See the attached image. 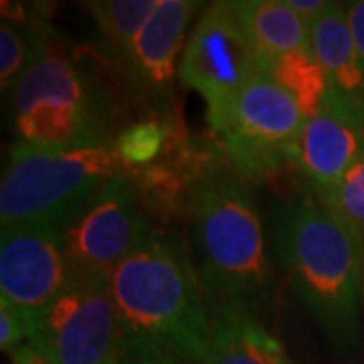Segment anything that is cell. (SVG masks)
<instances>
[{"label": "cell", "mask_w": 364, "mask_h": 364, "mask_svg": "<svg viewBox=\"0 0 364 364\" xmlns=\"http://www.w3.org/2000/svg\"><path fill=\"white\" fill-rule=\"evenodd\" d=\"M122 354L200 363L210 338L203 286L176 237L152 231L109 275Z\"/></svg>", "instance_id": "1"}, {"label": "cell", "mask_w": 364, "mask_h": 364, "mask_svg": "<svg viewBox=\"0 0 364 364\" xmlns=\"http://www.w3.org/2000/svg\"><path fill=\"white\" fill-rule=\"evenodd\" d=\"M273 243L299 301L328 338L348 348L358 332L364 291V241L320 203L296 200L282 207Z\"/></svg>", "instance_id": "2"}, {"label": "cell", "mask_w": 364, "mask_h": 364, "mask_svg": "<svg viewBox=\"0 0 364 364\" xmlns=\"http://www.w3.org/2000/svg\"><path fill=\"white\" fill-rule=\"evenodd\" d=\"M198 279L213 316L257 312L267 304L273 267L255 200L227 174L210 172L188 200Z\"/></svg>", "instance_id": "3"}, {"label": "cell", "mask_w": 364, "mask_h": 364, "mask_svg": "<svg viewBox=\"0 0 364 364\" xmlns=\"http://www.w3.org/2000/svg\"><path fill=\"white\" fill-rule=\"evenodd\" d=\"M130 176L109 148H45L16 142L0 184L2 229L16 225L65 227L107 182Z\"/></svg>", "instance_id": "4"}, {"label": "cell", "mask_w": 364, "mask_h": 364, "mask_svg": "<svg viewBox=\"0 0 364 364\" xmlns=\"http://www.w3.org/2000/svg\"><path fill=\"white\" fill-rule=\"evenodd\" d=\"M21 142L45 148H102V122L87 83L65 55L49 51L13 90Z\"/></svg>", "instance_id": "5"}, {"label": "cell", "mask_w": 364, "mask_h": 364, "mask_svg": "<svg viewBox=\"0 0 364 364\" xmlns=\"http://www.w3.org/2000/svg\"><path fill=\"white\" fill-rule=\"evenodd\" d=\"M257 55L235 2H213L198 16L184 45L178 77L207 104L208 124L221 134L241 91L259 75Z\"/></svg>", "instance_id": "6"}, {"label": "cell", "mask_w": 364, "mask_h": 364, "mask_svg": "<svg viewBox=\"0 0 364 364\" xmlns=\"http://www.w3.org/2000/svg\"><path fill=\"white\" fill-rule=\"evenodd\" d=\"M43 364H116L122 354L109 277L71 272L31 336Z\"/></svg>", "instance_id": "7"}, {"label": "cell", "mask_w": 364, "mask_h": 364, "mask_svg": "<svg viewBox=\"0 0 364 364\" xmlns=\"http://www.w3.org/2000/svg\"><path fill=\"white\" fill-rule=\"evenodd\" d=\"M304 126L306 116L296 100L259 73L241 91L231 122L221 132L223 146L239 174L261 178L286 162H298Z\"/></svg>", "instance_id": "8"}, {"label": "cell", "mask_w": 364, "mask_h": 364, "mask_svg": "<svg viewBox=\"0 0 364 364\" xmlns=\"http://www.w3.org/2000/svg\"><path fill=\"white\" fill-rule=\"evenodd\" d=\"M152 231L138 203V188L128 176L114 178L73 221L61 227L69 272L109 277Z\"/></svg>", "instance_id": "9"}, {"label": "cell", "mask_w": 364, "mask_h": 364, "mask_svg": "<svg viewBox=\"0 0 364 364\" xmlns=\"http://www.w3.org/2000/svg\"><path fill=\"white\" fill-rule=\"evenodd\" d=\"M61 229L16 225L0 237V301L13 306L37 328L69 279Z\"/></svg>", "instance_id": "10"}, {"label": "cell", "mask_w": 364, "mask_h": 364, "mask_svg": "<svg viewBox=\"0 0 364 364\" xmlns=\"http://www.w3.org/2000/svg\"><path fill=\"white\" fill-rule=\"evenodd\" d=\"M364 156V122L332 91L299 138L298 164L318 198L330 195Z\"/></svg>", "instance_id": "11"}, {"label": "cell", "mask_w": 364, "mask_h": 364, "mask_svg": "<svg viewBox=\"0 0 364 364\" xmlns=\"http://www.w3.org/2000/svg\"><path fill=\"white\" fill-rule=\"evenodd\" d=\"M198 6L191 0H160L156 13L148 18L122 59L126 75L138 91L158 100H168L174 93L176 59Z\"/></svg>", "instance_id": "12"}, {"label": "cell", "mask_w": 364, "mask_h": 364, "mask_svg": "<svg viewBox=\"0 0 364 364\" xmlns=\"http://www.w3.org/2000/svg\"><path fill=\"white\" fill-rule=\"evenodd\" d=\"M310 49L324 67L330 91L364 122V67L344 4L332 2L310 25Z\"/></svg>", "instance_id": "13"}, {"label": "cell", "mask_w": 364, "mask_h": 364, "mask_svg": "<svg viewBox=\"0 0 364 364\" xmlns=\"http://www.w3.org/2000/svg\"><path fill=\"white\" fill-rule=\"evenodd\" d=\"M235 6L257 55L261 73L287 53L310 47V26L287 0H243L235 2Z\"/></svg>", "instance_id": "14"}, {"label": "cell", "mask_w": 364, "mask_h": 364, "mask_svg": "<svg viewBox=\"0 0 364 364\" xmlns=\"http://www.w3.org/2000/svg\"><path fill=\"white\" fill-rule=\"evenodd\" d=\"M198 364H294L286 348L249 314H217Z\"/></svg>", "instance_id": "15"}, {"label": "cell", "mask_w": 364, "mask_h": 364, "mask_svg": "<svg viewBox=\"0 0 364 364\" xmlns=\"http://www.w3.org/2000/svg\"><path fill=\"white\" fill-rule=\"evenodd\" d=\"M263 73L296 100L306 119L320 112L330 93V81L324 67L320 65L310 47L279 57Z\"/></svg>", "instance_id": "16"}, {"label": "cell", "mask_w": 364, "mask_h": 364, "mask_svg": "<svg viewBox=\"0 0 364 364\" xmlns=\"http://www.w3.org/2000/svg\"><path fill=\"white\" fill-rule=\"evenodd\" d=\"M158 4L160 0H93L81 6L100 28L105 53L122 61L142 26L156 13Z\"/></svg>", "instance_id": "17"}, {"label": "cell", "mask_w": 364, "mask_h": 364, "mask_svg": "<svg viewBox=\"0 0 364 364\" xmlns=\"http://www.w3.org/2000/svg\"><path fill=\"white\" fill-rule=\"evenodd\" d=\"M51 51L49 37L41 23H25L2 16L0 25V85L14 90L41 59Z\"/></svg>", "instance_id": "18"}, {"label": "cell", "mask_w": 364, "mask_h": 364, "mask_svg": "<svg viewBox=\"0 0 364 364\" xmlns=\"http://www.w3.org/2000/svg\"><path fill=\"white\" fill-rule=\"evenodd\" d=\"M170 124L158 119L138 122L119 134L114 152L132 170L152 166L170 144Z\"/></svg>", "instance_id": "19"}, {"label": "cell", "mask_w": 364, "mask_h": 364, "mask_svg": "<svg viewBox=\"0 0 364 364\" xmlns=\"http://www.w3.org/2000/svg\"><path fill=\"white\" fill-rule=\"evenodd\" d=\"M318 200L364 241V156L346 172L330 195Z\"/></svg>", "instance_id": "20"}, {"label": "cell", "mask_w": 364, "mask_h": 364, "mask_svg": "<svg viewBox=\"0 0 364 364\" xmlns=\"http://www.w3.org/2000/svg\"><path fill=\"white\" fill-rule=\"evenodd\" d=\"M35 326L26 320L13 306L0 301V348L4 352H14L25 338L31 340Z\"/></svg>", "instance_id": "21"}, {"label": "cell", "mask_w": 364, "mask_h": 364, "mask_svg": "<svg viewBox=\"0 0 364 364\" xmlns=\"http://www.w3.org/2000/svg\"><path fill=\"white\" fill-rule=\"evenodd\" d=\"M346 14H348V23H350L356 51H358V57H360L364 67V0L348 2L346 4Z\"/></svg>", "instance_id": "22"}, {"label": "cell", "mask_w": 364, "mask_h": 364, "mask_svg": "<svg viewBox=\"0 0 364 364\" xmlns=\"http://www.w3.org/2000/svg\"><path fill=\"white\" fill-rule=\"evenodd\" d=\"M287 4L310 26L314 21H318L330 9L332 2H326V0H287Z\"/></svg>", "instance_id": "23"}, {"label": "cell", "mask_w": 364, "mask_h": 364, "mask_svg": "<svg viewBox=\"0 0 364 364\" xmlns=\"http://www.w3.org/2000/svg\"><path fill=\"white\" fill-rule=\"evenodd\" d=\"M13 364H43L41 356L35 352V348L28 344L25 348H18L13 354Z\"/></svg>", "instance_id": "24"}, {"label": "cell", "mask_w": 364, "mask_h": 364, "mask_svg": "<svg viewBox=\"0 0 364 364\" xmlns=\"http://www.w3.org/2000/svg\"><path fill=\"white\" fill-rule=\"evenodd\" d=\"M132 364H182L181 360H174V358H138Z\"/></svg>", "instance_id": "25"}, {"label": "cell", "mask_w": 364, "mask_h": 364, "mask_svg": "<svg viewBox=\"0 0 364 364\" xmlns=\"http://www.w3.org/2000/svg\"><path fill=\"white\" fill-rule=\"evenodd\" d=\"M116 364H119V363H116Z\"/></svg>", "instance_id": "26"}]
</instances>
